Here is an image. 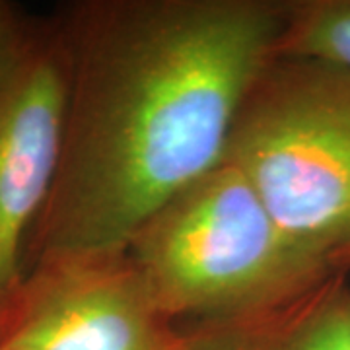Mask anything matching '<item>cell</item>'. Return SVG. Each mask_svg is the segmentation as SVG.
<instances>
[{"label": "cell", "instance_id": "1", "mask_svg": "<svg viewBox=\"0 0 350 350\" xmlns=\"http://www.w3.org/2000/svg\"><path fill=\"white\" fill-rule=\"evenodd\" d=\"M57 20L68 55L63 150L24 271L126 250L224 160L239 105L276 55L284 0H86Z\"/></svg>", "mask_w": 350, "mask_h": 350}, {"label": "cell", "instance_id": "2", "mask_svg": "<svg viewBox=\"0 0 350 350\" xmlns=\"http://www.w3.org/2000/svg\"><path fill=\"white\" fill-rule=\"evenodd\" d=\"M126 253L162 312L179 325L267 312L337 273L282 234L226 158L163 202Z\"/></svg>", "mask_w": 350, "mask_h": 350}, {"label": "cell", "instance_id": "3", "mask_svg": "<svg viewBox=\"0 0 350 350\" xmlns=\"http://www.w3.org/2000/svg\"><path fill=\"white\" fill-rule=\"evenodd\" d=\"M224 158L301 253L331 267L349 247L350 70L275 55L239 105Z\"/></svg>", "mask_w": 350, "mask_h": 350}, {"label": "cell", "instance_id": "4", "mask_svg": "<svg viewBox=\"0 0 350 350\" xmlns=\"http://www.w3.org/2000/svg\"><path fill=\"white\" fill-rule=\"evenodd\" d=\"M0 347L185 350V333L123 250L29 265L0 301Z\"/></svg>", "mask_w": 350, "mask_h": 350}, {"label": "cell", "instance_id": "5", "mask_svg": "<svg viewBox=\"0 0 350 350\" xmlns=\"http://www.w3.org/2000/svg\"><path fill=\"white\" fill-rule=\"evenodd\" d=\"M66 96L59 20L25 22L0 80V301L22 278L27 239L57 177Z\"/></svg>", "mask_w": 350, "mask_h": 350}, {"label": "cell", "instance_id": "6", "mask_svg": "<svg viewBox=\"0 0 350 350\" xmlns=\"http://www.w3.org/2000/svg\"><path fill=\"white\" fill-rule=\"evenodd\" d=\"M181 327L185 350H350V284L335 273L273 310Z\"/></svg>", "mask_w": 350, "mask_h": 350}, {"label": "cell", "instance_id": "7", "mask_svg": "<svg viewBox=\"0 0 350 350\" xmlns=\"http://www.w3.org/2000/svg\"><path fill=\"white\" fill-rule=\"evenodd\" d=\"M276 55L310 57L350 70V0H284Z\"/></svg>", "mask_w": 350, "mask_h": 350}, {"label": "cell", "instance_id": "8", "mask_svg": "<svg viewBox=\"0 0 350 350\" xmlns=\"http://www.w3.org/2000/svg\"><path fill=\"white\" fill-rule=\"evenodd\" d=\"M25 20L10 4L0 2V80L12 59L14 49L24 31Z\"/></svg>", "mask_w": 350, "mask_h": 350}, {"label": "cell", "instance_id": "9", "mask_svg": "<svg viewBox=\"0 0 350 350\" xmlns=\"http://www.w3.org/2000/svg\"><path fill=\"white\" fill-rule=\"evenodd\" d=\"M331 267L337 271V273H349L350 271V245L347 247V250H342L340 253H338L337 257L333 259V262H331Z\"/></svg>", "mask_w": 350, "mask_h": 350}, {"label": "cell", "instance_id": "10", "mask_svg": "<svg viewBox=\"0 0 350 350\" xmlns=\"http://www.w3.org/2000/svg\"><path fill=\"white\" fill-rule=\"evenodd\" d=\"M0 350H22V349H12V347H0Z\"/></svg>", "mask_w": 350, "mask_h": 350}]
</instances>
